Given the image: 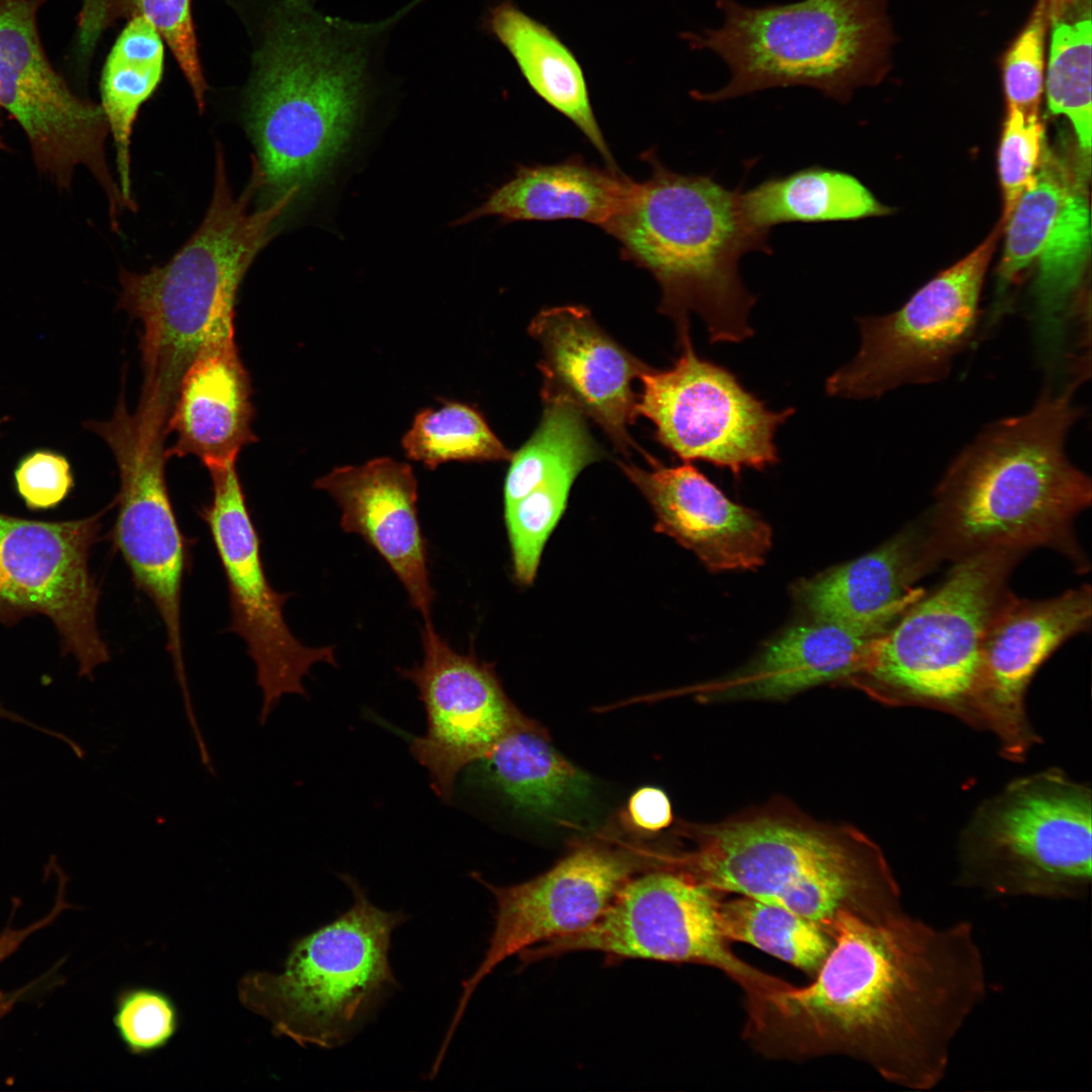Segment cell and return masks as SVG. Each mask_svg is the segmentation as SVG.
Segmentation results:
<instances>
[{
	"label": "cell",
	"instance_id": "42",
	"mask_svg": "<svg viewBox=\"0 0 1092 1092\" xmlns=\"http://www.w3.org/2000/svg\"><path fill=\"white\" fill-rule=\"evenodd\" d=\"M14 481L18 494L31 510L55 508L74 487L69 460L50 449H37L24 455L15 467Z\"/></svg>",
	"mask_w": 1092,
	"mask_h": 1092
},
{
	"label": "cell",
	"instance_id": "9",
	"mask_svg": "<svg viewBox=\"0 0 1092 1092\" xmlns=\"http://www.w3.org/2000/svg\"><path fill=\"white\" fill-rule=\"evenodd\" d=\"M1092 799L1059 769L982 804L961 842L964 884L1004 896L1078 899L1091 883Z\"/></svg>",
	"mask_w": 1092,
	"mask_h": 1092
},
{
	"label": "cell",
	"instance_id": "28",
	"mask_svg": "<svg viewBox=\"0 0 1092 1092\" xmlns=\"http://www.w3.org/2000/svg\"><path fill=\"white\" fill-rule=\"evenodd\" d=\"M634 183L619 169H600L579 156L550 165H519L511 179L454 225L493 215L504 222L575 219L605 231Z\"/></svg>",
	"mask_w": 1092,
	"mask_h": 1092
},
{
	"label": "cell",
	"instance_id": "46",
	"mask_svg": "<svg viewBox=\"0 0 1092 1092\" xmlns=\"http://www.w3.org/2000/svg\"><path fill=\"white\" fill-rule=\"evenodd\" d=\"M9 421L8 416L0 417V437L2 436V427Z\"/></svg>",
	"mask_w": 1092,
	"mask_h": 1092
},
{
	"label": "cell",
	"instance_id": "40",
	"mask_svg": "<svg viewBox=\"0 0 1092 1092\" xmlns=\"http://www.w3.org/2000/svg\"><path fill=\"white\" fill-rule=\"evenodd\" d=\"M113 1023L130 1054L146 1055L170 1042L178 1029L179 1018L177 1008L167 994L139 987L119 994Z\"/></svg>",
	"mask_w": 1092,
	"mask_h": 1092
},
{
	"label": "cell",
	"instance_id": "37",
	"mask_svg": "<svg viewBox=\"0 0 1092 1092\" xmlns=\"http://www.w3.org/2000/svg\"><path fill=\"white\" fill-rule=\"evenodd\" d=\"M1053 30L1044 80L1049 109L1071 122L1081 158H1091V19L1052 14Z\"/></svg>",
	"mask_w": 1092,
	"mask_h": 1092
},
{
	"label": "cell",
	"instance_id": "19",
	"mask_svg": "<svg viewBox=\"0 0 1092 1092\" xmlns=\"http://www.w3.org/2000/svg\"><path fill=\"white\" fill-rule=\"evenodd\" d=\"M421 642L422 663L397 669L417 688L427 714V731L410 737V751L435 794L449 803L463 768L532 721L508 698L492 664L454 650L432 621L424 622Z\"/></svg>",
	"mask_w": 1092,
	"mask_h": 1092
},
{
	"label": "cell",
	"instance_id": "35",
	"mask_svg": "<svg viewBox=\"0 0 1092 1092\" xmlns=\"http://www.w3.org/2000/svg\"><path fill=\"white\" fill-rule=\"evenodd\" d=\"M543 403L539 426L510 459L504 486L505 507L547 477L570 467L583 469L603 457L587 429L586 417L577 407L563 399Z\"/></svg>",
	"mask_w": 1092,
	"mask_h": 1092
},
{
	"label": "cell",
	"instance_id": "22",
	"mask_svg": "<svg viewBox=\"0 0 1092 1092\" xmlns=\"http://www.w3.org/2000/svg\"><path fill=\"white\" fill-rule=\"evenodd\" d=\"M528 333L541 346L542 400L570 402L625 455L640 450L628 432L638 417L632 383L649 366L611 338L582 305L544 308Z\"/></svg>",
	"mask_w": 1092,
	"mask_h": 1092
},
{
	"label": "cell",
	"instance_id": "1",
	"mask_svg": "<svg viewBox=\"0 0 1092 1092\" xmlns=\"http://www.w3.org/2000/svg\"><path fill=\"white\" fill-rule=\"evenodd\" d=\"M832 936L814 981L794 994L805 1040L910 1090L939 1085L956 1038L987 995L972 923L936 926L905 911L880 921L841 913Z\"/></svg>",
	"mask_w": 1092,
	"mask_h": 1092
},
{
	"label": "cell",
	"instance_id": "18",
	"mask_svg": "<svg viewBox=\"0 0 1092 1092\" xmlns=\"http://www.w3.org/2000/svg\"><path fill=\"white\" fill-rule=\"evenodd\" d=\"M210 502L200 511L219 558L230 597L231 625L247 644L263 695L261 725L284 695L306 696L302 679L325 662L337 666L335 648L308 647L292 634L283 607L290 594L274 589L265 573L260 536L253 523L236 462L206 468Z\"/></svg>",
	"mask_w": 1092,
	"mask_h": 1092
},
{
	"label": "cell",
	"instance_id": "5",
	"mask_svg": "<svg viewBox=\"0 0 1092 1092\" xmlns=\"http://www.w3.org/2000/svg\"><path fill=\"white\" fill-rule=\"evenodd\" d=\"M258 192L253 170L249 184L235 198L222 150L216 147L213 194L196 232L164 265L146 273L121 269L118 305L143 325L142 394L170 412L181 379L203 345L235 330L241 282L297 197L290 192L250 210Z\"/></svg>",
	"mask_w": 1092,
	"mask_h": 1092
},
{
	"label": "cell",
	"instance_id": "4",
	"mask_svg": "<svg viewBox=\"0 0 1092 1092\" xmlns=\"http://www.w3.org/2000/svg\"><path fill=\"white\" fill-rule=\"evenodd\" d=\"M650 176L635 182L616 217L605 229L621 257L648 271L661 291L659 310L669 316L677 339L690 333V314L704 321L709 341L740 343L754 335L748 323L757 298L740 276L750 252L771 254L769 232L747 218L743 186L733 189L707 174L668 169L644 154Z\"/></svg>",
	"mask_w": 1092,
	"mask_h": 1092
},
{
	"label": "cell",
	"instance_id": "47",
	"mask_svg": "<svg viewBox=\"0 0 1092 1092\" xmlns=\"http://www.w3.org/2000/svg\"><path fill=\"white\" fill-rule=\"evenodd\" d=\"M5 149H6V146H5V144L3 143V141H2V138H1V134H0V150H5Z\"/></svg>",
	"mask_w": 1092,
	"mask_h": 1092
},
{
	"label": "cell",
	"instance_id": "21",
	"mask_svg": "<svg viewBox=\"0 0 1092 1092\" xmlns=\"http://www.w3.org/2000/svg\"><path fill=\"white\" fill-rule=\"evenodd\" d=\"M1092 592L1088 584L1043 600L1012 593L987 629L972 702L971 720L991 729L1003 753L1020 760L1036 742L1025 696L1041 664L1066 641L1089 631Z\"/></svg>",
	"mask_w": 1092,
	"mask_h": 1092
},
{
	"label": "cell",
	"instance_id": "33",
	"mask_svg": "<svg viewBox=\"0 0 1092 1092\" xmlns=\"http://www.w3.org/2000/svg\"><path fill=\"white\" fill-rule=\"evenodd\" d=\"M148 19L163 37L200 111L207 84L200 61L191 0H82L77 15L76 54L86 66L102 33L121 18Z\"/></svg>",
	"mask_w": 1092,
	"mask_h": 1092
},
{
	"label": "cell",
	"instance_id": "32",
	"mask_svg": "<svg viewBox=\"0 0 1092 1092\" xmlns=\"http://www.w3.org/2000/svg\"><path fill=\"white\" fill-rule=\"evenodd\" d=\"M477 761L511 801L540 814L558 812L589 790L587 776L561 756L533 721L509 732Z\"/></svg>",
	"mask_w": 1092,
	"mask_h": 1092
},
{
	"label": "cell",
	"instance_id": "30",
	"mask_svg": "<svg viewBox=\"0 0 1092 1092\" xmlns=\"http://www.w3.org/2000/svg\"><path fill=\"white\" fill-rule=\"evenodd\" d=\"M741 199L749 221L769 233L783 223L852 221L891 211L855 176L818 165L743 188Z\"/></svg>",
	"mask_w": 1092,
	"mask_h": 1092
},
{
	"label": "cell",
	"instance_id": "12",
	"mask_svg": "<svg viewBox=\"0 0 1092 1092\" xmlns=\"http://www.w3.org/2000/svg\"><path fill=\"white\" fill-rule=\"evenodd\" d=\"M720 893L668 864L632 877L588 927L523 950L526 964L577 950L621 959L692 963L723 972L754 1002L788 983L739 959L721 935Z\"/></svg>",
	"mask_w": 1092,
	"mask_h": 1092
},
{
	"label": "cell",
	"instance_id": "3",
	"mask_svg": "<svg viewBox=\"0 0 1092 1092\" xmlns=\"http://www.w3.org/2000/svg\"><path fill=\"white\" fill-rule=\"evenodd\" d=\"M1077 384L1044 390L1030 411L992 423L956 457L925 518L942 560L1046 547L1088 567L1073 525L1091 505L1092 484L1065 448L1081 416Z\"/></svg>",
	"mask_w": 1092,
	"mask_h": 1092
},
{
	"label": "cell",
	"instance_id": "34",
	"mask_svg": "<svg viewBox=\"0 0 1092 1092\" xmlns=\"http://www.w3.org/2000/svg\"><path fill=\"white\" fill-rule=\"evenodd\" d=\"M715 915L726 941L749 943L812 977L834 944L818 924L782 905L752 897L718 899Z\"/></svg>",
	"mask_w": 1092,
	"mask_h": 1092
},
{
	"label": "cell",
	"instance_id": "15",
	"mask_svg": "<svg viewBox=\"0 0 1092 1092\" xmlns=\"http://www.w3.org/2000/svg\"><path fill=\"white\" fill-rule=\"evenodd\" d=\"M48 1L0 0V107L24 131L41 174L65 190L84 166L115 211L122 200L105 156L106 118L100 104L77 96L49 61L36 23Z\"/></svg>",
	"mask_w": 1092,
	"mask_h": 1092
},
{
	"label": "cell",
	"instance_id": "11",
	"mask_svg": "<svg viewBox=\"0 0 1092 1092\" xmlns=\"http://www.w3.org/2000/svg\"><path fill=\"white\" fill-rule=\"evenodd\" d=\"M169 413L140 398L128 412L123 393L107 421H86L110 448L119 471L117 513L109 534L135 587L152 601L166 629L179 687L187 676L181 638V593L188 546L168 491L165 440Z\"/></svg>",
	"mask_w": 1092,
	"mask_h": 1092
},
{
	"label": "cell",
	"instance_id": "23",
	"mask_svg": "<svg viewBox=\"0 0 1092 1092\" xmlns=\"http://www.w3.org/2000/svg\"><path fill=\"white\" fill-rule=\"evenodd\" d=\"M650 469L620 462L627 478L651 506L654 529L694 552L711 571L752 570L771 547L769 525L753 510L731 500L691 462Z\"/></svg>",
	"mask_w": 1092,
	"mask_h": 1092
},
{
	"label": "cell",
	"instance_id": "2",
	"mask_svg": "<svg viewBox=\"0 0 1092 1092\" xmlns=\"http://www.w3.org/2000/svg\"><path fill=\"white\" fill-rule=\"evenodd\" d=\"M315 3L255 2L245 116L267 204L309 188L342 154L367 100L378 40L418 5L354 22L325 15Z\"/></svg>",
	"mask_w": 1092,
	"mask_h": 1092
},
{
	"label": "cell",
	"instance_id": "31",
	"mask_svg": "<svg viewBox=\"0 0 1092 1092\" xmlns=\"http://www.w3.org/2000/svg\"><path fill=\"white\" fill-rule=\"evenodd\" d=\"M165 41L146 18L128 19L104 63L100 98L112 134L123 206L135 210L130 178V139L143 104L160 85L164 74Z\"/></svg>",
	"mask_w": 1092,
	"mask_h": 1092
},
{
	"label": "cell",
	"instance_id": "36",
	"mask_svg": "<svg viewBox=\"0 0 1092 1092\" xmlns=\"http://www.w3.org/2000/svg\"><path fill=\"white\" fill-rule=\"evenodd\" d=\"M401 445L407 458L429 469L450 461H508L513 455L475 406L457 401L420 411Z\"/></svg>",
	"mask_w": 1092,
	"mask_h": 1092
},
{
	"label": "cell",
	"instance_id": "14",
	"mask_svg": "<svg viewBox=\"0 0 1092 1092\" xmlns=\"http://www.w3.org/2000/svg\"><path fill=\"white\" fill-rule=\"evenodd\" d=\"M677 343L670 368L648 367L639 377L636 412L653 424L656 440L684 462H706L735 476L776 465V433L795 408L769 410L732 371L699 356L690 333Z\"/></svg>",
	"mask_w": 1092,
	"mask_h": 1092
},
{
	"label": "cell",
	"instance_id": "16",
	"mask_svg": "<svg viewBox=\"0 0 1092 1092\" xmlns=\"http://www.w3.org/2000/svg\"><path fill=\"white\" fill-rule=\"evenodd\" d=\"M1090 166L1051 149L1043 151L1032 184L1002 223L1004 249L998 266L1003 284L1034 267V326L1049 360L1061 357L1073 299L1091 247L1087 181Z\"/></svg>",
	"mask_w": 1092,
	"mask_h": 1092
},
{
	"label": "cell",
	"instance_id": "6",
	"mask_svg": "<svg viewBox=\"0 0 1092 1092\" xmlns=\"http://www.w3.org/2000/svg\"><path fill=\"white\" fill-rule=\"evenodd\" d=\"M719 28L686 32L695 50H709L731 77L713 92L694 90L703 102H721L757 91L807 86L840 103L884 72L889 29L883 0H802L747 7L717 0Z\"/></svg>",
	"mask_w": 1092,
	"mask_h": 1092
},
{
	"label": "cell",
	"instance_id": "45",
	"mask_svg": "<svg viewBox=\"0 0 1092 1092\" xmlns=\"http://www.w3.org/2000/svg\"><path fill=\"white\" fill-rule=\"evenodd\" d=\"M31 932L28 930L6 931L0 937V962L24 939V937Z\"/></svg>",
	"mask_w": 1092,
	"mask_h": 1092
},
{
	"label": "cell",
	"instance_id": "24",
	"mask_svg": "<svg viewBox=\"0 0 1092 1092\" xmlns=\"http://www.w3.org/2000/svg\"><path fill=\"white\" fill-rule=\"evenodd\" d=\"M341 510L340 526L360 536L398 578L414 609L431 622L435 590L428 547L418 514L413 468L390 457L341 466L314 482Z\"/></svg>",
	"mask_w": 1092,
	"mask_h": 1092
},
{
	"label": "cell",
	"instance_id": "10",
	"mask_svg": "<svg viewBox=\"0 0 1092 1092\" xmlns=\"http://www.w3.org/2000/svg\"><path fill=\"white\" fill-rule=\"evenodd\" d=\"M675 868L722 893L779 904L812 886L893 878L881 848L858 830L819 822L785 803L699 826Z\"/></svg>",
	"mask_w": 1092,
	"mask_h": 1092
},
{
	"label": "cell",
	"instance_id": "8",
	"mask_svg": "<svg viewBox=\"0 0 1092 1092\" xmlns=\"http://www.w3.org/2000/svg\"><path fill=\"white\" fill-rule=\"evenodd\" d=\"M1025 553L989 550L957 561L872 642L848 681L887 704H920L971 719L989 624L1012 593L1008 580Z\"/></svg>",
	"mask_w": 1092,
	"mask_h": 1092
},
{
	"label": "cell",
	"instance_id": "41",
	"mask_svg": "<svg viewBox=\"0 0 1092 1092\" xmlns=\"http://www.w3.org/2000/svg\"><path fill=\"white\" fill-rule=\"evenodd\" d=\"M1046 146L1040 116L1026 117L1007 110L998 149V173L1003 195V223L1032 184Z\"/></svg>",
	"mask_w": 1092,
	"mask_h": 1092
},
{
	"label": "cell",
	"instance_id": "26",
	"mask_svg": "<svg viewBox=\"0 0 1092 1092\" xmlns=\"http://www.w3.org/2000/svg\"><path fill=\"white\" fill-rule=\"evenodd\" d=\"M250 375L235 330L207 341L185 371L167 422L168 458L195 456L207 468L237 461L254 442Z\"/></svg>",
	"mask_w": 1092,
	"mask_h": 1092
},
{
	"label": "cell",
	"instance_id": "25",
	"mask_svg": "<svg viewBox=\"0 0 1092 1092\" xmlns=\"http://www.w3.org/2000/svg\"><path fill=\"white\" fill-rule=\"evenodd\" d=\"M942 561L925 520L873 551L793 585L813 620L885 632L926 590L917 582Z\"/></svg>",
	"mask_w": 1092,
	"mask_h": 1092
},
{
	"label": "cell",
	"instance_id": "44",
	"mask_svg": "<svg viewBox=\"0 0 1092 1092\" xmlns=\"http://www.w3.org/2000/svg\"><path fill=\"white\" fill-rule=\"evenodd\" d=\"M34 982L21 988L0 990V1019L6 1016L34 986Z\"/></svg>",
	"mask_w": 1092,
	"mask_h": 1092
},
{
	"label": "cell",
	"instance_id": "20",
	"mask_svg": "<svg viewBox=\"0 0 1092 1092\" xmlns=\"http://www.w3.org/2000/svg\"><path fill=\"white\" fill-rule=\"evenodd\" d=\"M644 867L642 859L632 854L582 845L547 872L521 884L497 887L474 874L494 897V926L480 965L462 982L447 1032H455L474 991L500 963L592 925L624 884Z\"/></svg>",
	"mask_w": 1092,
	"mask_h": 1092
},
{
	"label": "cell",
	"instance_id": "38",
	"mask_svg": "<svg viewBox=\"0 0 1092 1092\" xmlns=\"http://www.w3.org/2000/svg\"><path fill=\"white\" fill-rule=\"evenodd\" d=\"M581 470L570 467L555 473L505 507L515 576L520 583L533 581L544 545L565 510L570 487Z\"/></svg>",
	"mask_w": 1092,
	"mask_h": 1092
},
{
	"label": "cell",
	"instance_id": "43",
	"mask_svg": "<svg viewBox=\"0 0 1092 1092\" xmlns=\"http://www.w3.org/2000/svg\"><path fill=\"white\" fill-rule=\"evenodd\" d=\"M628 814L633 825L648 832L662 830L672 821L668 797L662 790L654 787H643L631 796Z\"/></svg>",
	"mask_w": 1092,
	"mask_h": 1092
},
{
	"label": "cell",
	"instance_id": "13",
	"mask_svg": "<svg viewBox=\"0 0 1092 1092\" xmlns=\"http://www.w3.org/2000/svg\"><path fill=\"white\" fill-rule=\"evenodd\" d=\"M1002 231L999 221L979 246L935 275L896 311L858 317L859 350L826 379V393L880 397L905 384L943 379L975 334L985 274Z\"/></svg>",
	"mask_w": 1092,
	"mask_h": 1092
},
{
	"label": "cell",
	"instance_id": "7",
	"mask_svg": "<svg viewBox=\"0 0 1092 1092\" xmlns=\"http://www.w3.org/2000/svg\"><path fill=\"white\" fill-rule=\"evenodd\" d=\"M340 879L352 892L350 908L294 940L281 972L250 973L239 983L241 1003L300 1046L347 1043L397 986L391 934L407 916L378 908L352 876Z\"/></svg>",
	"mask_w": 1092,
	"mask_h": 1092
},
{
	"label": "cell",
	"instance_id": "39",
	"mask_svg": "<svg viewBox=\"0 0 1092 1092\" xmlns=\"http://www.w3.org/2000/svg\"><path fill=\"white\" fill-rule=\"evenodd\" d=\"M1052 18V0H1038L1003 61L1007 110L1038 116L1044 90V39Z\"/></svg>",
	"mask_w": 1092,
	"mask_h": 1092
},
{
	"label": "cell",
	"instance_id": "29",
	"mask_svg": "<svg viewBox=\"0 0 1092 1092\" xmlns=\"http://www.w3.org/2000/svg\"><path fill=\"white\" fill-rule=\"evenodd\" d=\"M484 25L509 51L532 90L583 133L608 168L618 169L596 118L583 71L560 38L509 0L488 10Z\"/></svg>",
	"mask_w": 1092,
	"mask_h": 1092
},
{
	"label": "cell",
	"instance_id": "27",
	"mask_svg": "<svg viewBox=\"0 0 1092 1092\" xmlns=\"http://www.w3.org/2000/svg\"><path fill=\"white\" fill-rule=\"evenodd\" d=\"M884 632L813 620L789 627L743 670L707 688L706 698L785 700L814 687L848 682Z\"/></svg>",
	"mask_w": 1092,
	"mask_h": 1092
},
{
	"label": "cell",
	"instance_id": "17",
	"mask_svg": "<svg viewBox=\"0 0 1092 1092\" xmlns=\"http://www.w3.org/2000/svg\"><path fill=\"white\" fill-rule=\"evenodd\" d=\"M103 513L62 522L0 513V623L46 616L82 676L110 658L97 626L100 590L89 570Z\"/></svg>",
	"mask_w": 1092,
	"mask_h": 1092
}]
</instances>
